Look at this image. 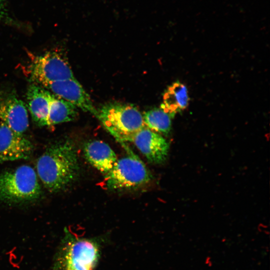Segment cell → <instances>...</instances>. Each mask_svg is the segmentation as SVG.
Instances as JSON below:
<instances>
[{"label":"cell","mask_w":270,"mask_h":270,"mask_svg":"<svg viewBox=\"0 0 270 270\" xmlns=\"http://www.w3.org/2000/svg\"><path fill=\"white\" fill-rule=\"evenodd\" d=\"M38 176L50 192H57L71 185L80 172L78 158L74 143L69 140L48 146L36 162Z\"/></svg>","instance_id":"obj_1"},{"label":"cell","mask_w":270,"mask_h":270,"mask_svg":"<svg viewBox=\"0 0 270 270\" xmlns=\"http://www.w3.org/2000/svg\"><path fill=\"white\" fill-rule=\"evenodd\" d=\"M102 239L66 233L56 262L57 270H94L101 256Z\"/></svg>","instance_id":"obj_2"},{"label":"cell","mask_w":270,"mask_h":270,"mask_svg":"<svg viewBox=\"0 0 270 270\" xmlns=\"http://www.w3.org/2000/svg\"><path fill=\"white\" fill-rule=\"evenodd\" d=\"M42 194L36 174L28 165L0 172V202L19 204L34 200Z\"/></svg>","instance_id":"obj_3"},{"label":"cell","mask_w":270,"mask_h":270,"mask_svg":"<svg viewBox=\"0 0 270 270\" xmlns=\"http://www.w3.org/2000/svg\"><path fill=\"white\" fill-rule=\"evenodd\" d=\"M104 128L120 142L130 138L145 126L142 115L133 104L108 102L98 110L96 116Z\"/></svg>","instance_id":"obj_4"},{"label":"cell","mask_w":270,"mask_h":270,"mask_svg":"<svg viewBox=\"0 0 270 270\" xmlns=\"http://www.w3.org/2000/svg\"><path fill=\"white\" fill-rule=\"evenodd\" d=\"M106 187L110 190L138 188L151 180V174L142 160L131 150L118 159L112 169L104 176Z\"/></svg>","instance_id":"obj_5"},{"label":"cell","mask_w":270,"mask_h":270,"mask_svg":"<svg viewBox=\"0 0 270 270\" xmlns=\"http://www.w3.org/2000/svg\"><path fill=\"white\" fill-rule=\"evenodd\" d=\"M26 73L32 83L44 86L56 81L74 78L68 62L58 50L30 57Z\"/></svg>","instance_id":"obj_6"},{"label":"cell","mask_w":270,"mask_h":270,"mask_svg":"<svg viewBox=\"0 0 270 270\" xmlns=\"http://www.w3.org/2000/svg\"><path fill=\"white\" fill-rule=\"evenodd\" d=\"M0 124L22 134L28 127L26 105L13 92H0Z\"/></svg>","instance_id":"obj_7"},{"label":"cell","mask_w":270,"mask_h":270,"mask_svg":"<svg viewBox=\"0 0 270 270\" xmlns=\"http://www.w3.org/2000/svg\"><path fill=\"white\" fill-rule=\"evenodd\" d=\"M129 141L132 142L150 162H164L168 156L169 143L160 134L146 126L132 136Z\"/></svg>","instance_id":"obj_8"},{"label":"cell","mask_w":270,"mask_h":270,"mask_svg":"<svg viewBox=\"0 0 270 270\" xmlns=\"http://www.w3.org/2000/svg\"><path fill=\"white\" fill-rule=\"evenodd\" d=\"M34 151V146L22 134L0 124V164L8 161L26 160Z\"/></svg>","instance_id":"obj_9"},{"label":"cell","mask_w":270,"mask_h":270,"mask_svg":"<svg viewBox=\"0 0 270 270\" xmlns=\"http://www.w3.org/2000/svg\"><path fill=\"white\" fill-rule=\"evenodd\" d=\"M42 87L76 108L97 116L98 111L94 108L90 96L74 78L52 82Z\"/></svg>","instance_id":"obj_10"},{"label":"cell","mask_w":270,"mask_h":270,"mask_svg":"<svg viewBox=\"0 0 270 270\" xmlns=\"http://www.w3.org/2000/svg\"><path fill=\"white\" fill-rule=\"evenodd\" d=\"M83 152L87 161L104 176L110 172L118 160L110 146L101 140H92L86 142Z\"/></svg>","instance_id":"obj_11"},{"label":"cell","mask_w":270,"mask_h":270,"mask_svg":"<svg viewBox=\"0 0 270 270\" xmlns=\"http://www.w3.org/2000/svg\"><path fill=\"white\" fill-rule=\"evenodd\" d=\"M51 94L50 91L34 83L28 88V108L33 121L39 126L49 127L48 115Z\"/></svg>","instance_id":"obj_12"},{"label":"cell","mask_w":270,"mask_h":270,"mask_svg":"<svg viewBox=\"0 0 270 270\" xmlns=\"http://www.w3.org/2000/svg\"><path fill=\"white\" fill-rule=\"evenodd\" d=\"M189 100L186 86L176 81L170 86L164 92L163 103L160 106L167 112L176 114L187 108Z\"/></svg>","instance_id":"obj_13"},{"label":"cell","mask_w":270,"mask_h":270,"mask_svg":"<svg viewBox=\"0 0 270 270\" xmlns=\"http://www.w3.org/2000/svg\"><path fill=\"white\" fill-rule=\"evenodd\" d=\"M78 116V112L75 106L52 93L48 115L49 128L72 121Z\"/></svg>","instance_id":"obj_14"},{"label":"cell","mask_w":270,"mask_h":270,"mask_svg":"<svg viewBox=\"0 0 270 270\" xmlns=\"http://www.w3.org/2000/svg\"><path fill=\"white\" fill-rule=\"evenodd\" d=\"M174 115L160 106L145 112L142 117L146 127L157 133L168 134L170 130L172 119Z\"/></svg>","instance_id":"obj_15"},{"label":"cell","mask_w":270,"mask_h":270,"mask_svg":"<svg viewBox=\"0 0 270 270\" xmlns=\"http://www.w3.org/2000/svg\"><path fill=\"white\" fill-rule=\"evenodd\" d=\"M0 22L16 27L23 26L10 10L6 0H0Z\"/></svg>","instance_id":"obj_16"}]
</instances>
